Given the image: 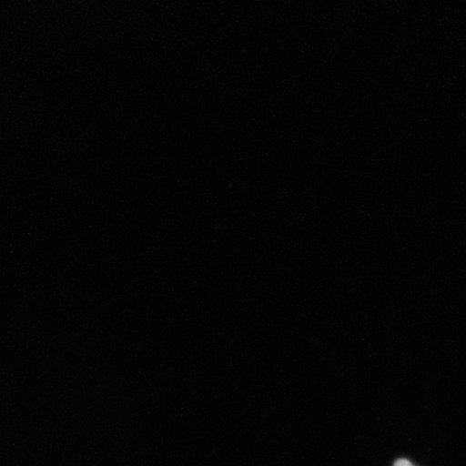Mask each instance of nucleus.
<instances>
[{"label":"nucleus","instance_id":"nucleus-1","mask_svg":"<svg viewBox=\"0 0 466 466\" xmlns=\"http://www.w3.org/2000/svg\"><path fill=\"white\" fill-rule=\"evenodd\" d=\"M395 466H415L411 464L410 461H407V460H399L398 462L395 463Z\"/></svg>","mask_w":466,"mask_h":466}]
</instances>
